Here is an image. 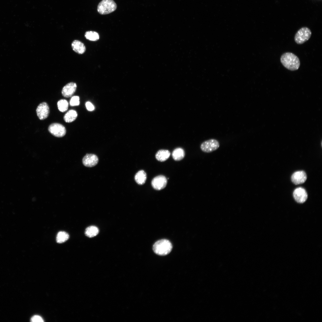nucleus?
<instances>
[{
	"instance_id": "12",
	"label": "nucleus",
	"mask_w": 322,
	"mask_h": 322,
	"mask_svg": "<svg viewBox=\"0 0 322 322\" xmlns=\"http://www.w3.org/2000/svg\"><path fill=\"white\" fill-rule=\"evenodd\" d=\"M77 87V84L75 83H69L63 87L61 92L62 94L65 97H71L75 92Z\"/></svg>"
},
{
	"instance_id": "5",
	"label": "nucleus",
	"mask_w": 322,
	"mask_h": 322,
	"mask_svg": "<svg viewBox=\"0 0 322 322\" xmlns=\"http://www.w3.org/2000/svg\"><path fill=\"white\" fill-rule=\"evenodd\" d=\"M220 144L216 140L212 139L206 140L201 145L200 148L203 152L210 153L217 150L219 147Z\"/></svg>"
},
{
	"instance_id": "1",
	"label": "nucleus",
	"mask_w": 322,
	"mask_h": 322,
	"mask_svg": "<svg viewBox=\"0 0 322 322\" xmlns=\"http://www.w3.org/2000/svg\"><path fill=\"white\" fill-rule=\"evenodd\" d=\"M281 63L287 69L291 71L298 70L300 65L298 58L294 54L290 52L283 53L280 58Z\"/></svg>"
},
{
	"instance_id": "2",
	"label": "nucleus",
	"mask_w": 322,
	"mask_h": 322,
	"mask_svg": "<svg viewBox=\"0 0 322 322\" xmlns=\"http://www.w3.org/2000/svg\"><path fill=\"white\" fill-rule=\"evenodd\" d=\"M172 245L168 240L162 239L156 242L153 245V249L157 254L160 256H165L168 254L171 251Z\"/></svg>"
},
{
	"instance_id": "10",
	"label": "nucleus",
	"mask_w": 322,
	"mask_h": 322,
	"mask_svg": "<svg viewBox=\"0 0 322 322\" xmlns=\"http://www.w3.org/2000/svg\"><path fill=\"white\" fill-rule=\"evenodd\" d=\"M98 162L97 155L93 154H87L83 157L82 162L85 166L92 167L96 165Z\"/></svg>"
},
{
	"instance_id": "6",
	"label": "nucleus",
	"mask_w": 322,
	"mask_h": 322,
	"mask_svg": "<svg viewBox=\"0 0 322 322\" xmlns=\"http://www.w3.org/2000/svg\"><path fill=\"white\" fill-rule=\"evenodd\" d=\"M48 130L53 135L58 137H61L66 134V130L65 127L61 124L54 123L49 126Z\"/></svg>"
},
{
	"instance_id": "23",
	"label": "nucleus",
	"mask_w": 322,
	"mask_h": 322,
	"mask_svg": "<svg viewBox=\"0 0 322 322\" xmlns=\"http://www.w3.org/2000/svg\"><path fill=\"white\" fill-rule=\"evenodd\" d=\"M31 321L33 322H42L44 321L43 319L40 316L38 315L33 316L31 318Z\"/></svg>"
},
{
	"instance_id": "11",
	"label": "nucleus",
	"mask_w": 322,
	"mask_h": 322,
	"mask_svg": "<svg viewBox=\"0 0 322 322\" xmlns=\"http://www.w3.org/2000/svg\"><path fill=\"white\" fill-rule=\"evenodd\" d=\"M307 175L303 171L295 172L292 175L291 179L292 182L295 185H298L304 183L306 180Z\"/></svg>"
},
{
	"instance_id": "13",
	"label": "nucleus",
	"mask_w": 322,
	"mask_h": 322,
	"mask_svg": "<svg viewBox=\"0 0 322 322\" xmlns=\"http://www.w3.org/2000/svg\"><path fill=\"white\" fill-rule=\"evenodd\" d=\"M72 49L75 52L80 54H83L86 51V47L84 44L78 40H75L72 43Z\"/></svg>"
},
{
	"instance_id": "7",
	"label": "nucleus",
	"mask_w": 322,
	"mask_h": 322,
	"mask_svg": "<svg viewBox=\"0 0 322 322\" xmlns=\"http://www.w3.org/2000/svg\"><path fill=\"white\" fill-rule=\"evenodd\" d=\"M36 112L40 120H42L46 119L49 113V108L48 105L45 102L40 103L37 107Z\"/></svg>"
},
{
	"instance_id": "3",
	"label": "nucleus",
	"mask_w": 322,
	"mask_h": 322,
	"mask_svg": "<svg viewBox=\"0 0 322 322\" xmlns=\"http://www.w3.org/2000/svg\"><path fill=\"white\" fill-rule=\"evenodd\" d=\"M117 7V4L113 0H102L98 4L97 11L101 15L107 14L115 11Z\"/></svg>"
},
{
	"instance_id": "22",
	"label": "nucleus",
	"mask_w": 322,
	"mask_h": 322,
	"mask_svg": "<svg viewBox=\"0 0 322 322\" xmlns=\"http://www.w3.org/2000/svg\"><path fill=\"white\" fill-rule=\"evenodd\" d=\"M79 97L78 96H74L71 99L70 104L71 106H78L80 104Z\"/></svg>"
},
{
	"instance_id": "4",
	"label": "nucleus",
	"mask_w": 322,
	"mask_h": 322,
	"mask_svg": "<svg viewBox=\"0 0 322 322\" xmlns=\"http://www.w3.org/2000/svg\"><path fill=\"white\" fill-rule=\"evenodd\" d=\"M311 35V30L308 28L303 27L295 34L294 37L295 41L298 44H302L309 40Z\"/></svg>"
},
{
	"instance_id": "8",
	"label": "nucleus",
	"mask_w": 322,
	"mask_h": 322,
	"mask_svg": "<svg viewBox=\"0 0 322 322\" xmlns=\"http://www.w3.org/2000/svg\"><path fill=\"white\" fill-rule=\"evenodd\" d=\"M167 179L164 176L160 175L154 177L151 181V184L153 188L157 190L164 188L167 184Z\"/></svg>"
},
{
	"instance_id": "17",
	"label": "nucleus",
	"mask_w": 322,
	"mask_h": 322,
	"mask_svg": "<svg viewBox=\"0 0 322 322\" xmlns=\"http://www.w3.org/2000/svg\"><path fill=\"white\" fill-rule=\"evenodd\" d=\"M172 156L174 159L176 161H179L182 159L184 157L185 153L183 149L180 148L175 149L172 153Z\"/></svg>"
},
{
	"instance_id": "14",
	"label": "nucleus",
	"mask_w": 322,
	"mask_h": 322,
	"mask_svg": "<svg viewBox=\"0 0 322 322\" xmlns=\"http://www.w3.org/2000/svg\"><path fill=\"white\" fill-rule=\"evenodd\" d=\"M170 154V151L168 150L161 149L157 152L155 155V157L158 161L164 162L169 158Z\"/></svg>"
},
{
	"instance_id": "15",
	"label": "nucleus",
	"mask_w": 322,
	"mask_h": 322,
	"mask_svg": "<svg viewBox=\"0 0 322 322\" xmlns=\"http://www.w3.org/2000/svg\"><path fill=\"white\" fill-rule=\"evenodd\" d=\"M146 178V174L143 170H141L138 171L134 176V179L136 182L139 185L144 184L145 182Z\"/></svg>"
},
{
	"instance_id": "21",
	"label": "nucleus",
	"mask_w": 322,
	"mask_h": 322,
	"mask_svg": "<svg viewBox=\"0 0 322 322\" xmlns=\"http://www.w3.org/2000/svg\"><path fill=\"white\" fill-rule=\"evenodd\" d=\"M57 106L60 112H64L67 110L69 103L66 100L61 99L58 101Z\"/></svg>"
},
{
	"instance_id": "16",
	"label": "nucleus",
	"mask_w": 322,
	"mask_h": 322,
	"mask_svg": "<svg viewBox=\"0 0 322 322\" xmlns=\"http://www.w3.org/2000/svg\"><path fill=\"white\" fill-rule=\"evenodd\" d=\"M77 116L78 114L76 111L74 110H70L65 114L64 119L66 122L70 123L75 121Z\"/></svg>"
},
{
	"instance_id": "9",
	"label": "nucleus",
	"mask_w": 322,
	"mask_h": 322,
	"mask_svg": "<svg viewBox=\"0 0 322 322\" xmlns=\"http://www.w3.org/2000/svg\"><path fill=\"white\" fill-rule=\"evenodd\" d=\"M293 196L295 200L298 203H303L307 200L308 197L305 190L302 188H296L293 192Z\"/></svg>"
},
{
	"instance_id": "24",
	"label": "nucleus",
	"mask_w": 322,
	"mask_h": 322,
	"mask_svg": "<svg viewBox=\"0 0 322 322\" xmlns=\"http://www.w3.org/2000/svg\"><path fill=\"white\" fill-rule=\"evenodd\" d=\"M86 106L87 109L89 111H92L94 109V106L89 102H87L86 103Z\"/></svg>"
},
{
	"instance_id": "19",
	"label": "nucleus",
	"mask_w": 322,
	"mask_h": 322,
	"mask_svg": "<svg viewBox=\"0 0 322 322\" xmlns=\"http://www.w3.org/2000/svg\"><path fill=\"white\" fill-rule=\"evenodd\" d=\"M69 237V235L67 233L64 231H60L57 234L56 241L58 243H63L67 241Z\"/></svg>"
},
{
	"instance_id": "18",
	"label": "nucleus",
	"mask_w": 322,
	"mask_h": 322,
	"mask_svg": "<svg viewBox=\"0 0 322 322\" xmlns=\"http://www.w3.org/2000/svg\"><path fill=\"white\" fill-rule=\"evenodd\" d=\"M98 228L95 226H91L87 227L85 230V233L87 237L90 238L96 236L99 233Z\"/></svg>"
},
{
	"instance_id": "20",
	"label": "nucleus",
	"mask_w": 322,
	"mask_h": 322,
	"mask_svg": "<svg viewBox=\"0 0 322 322\" xmlns=\"http://www.w3.org/2000/svg\"><path fill=\"white\" fill-rule=\"evenodd\" d=\"M85 37L86 39L92 41H96L99 38L98 33L94 31L86 32L85 34Z\"/></svg>"
}]
</instances>
